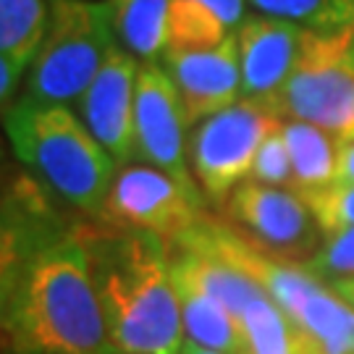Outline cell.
I'll use <instances>...</instances> for the list:
<instances>
[{
  "label": "cell",
  "instance_id": "6da1fadb",
  "mask_svg": "<svg viewBox=\"0 0 354 354\" xmlns=\"http://www.w3.org/2000/svg\"><path fill=\"white\" fill-rule=\"evenodd\" d=\"M3 342L11 354H115L84 228L3 268Z\"/></svg>",
  "mask_w": 354,
  "mask_h": 354
},
{
  "label": "cell",
  "instance_id": "7a4b0ae2",
  "mask_svg": "<svg viewBox=\"0 0 354 354\" xmlns=\"http://www.w3.org/2000/svg\"><path fill=\"white\" fill-rule=\"evenodd\" d=\"M92 276L115 354H181L171 241L140 228H84Z\"/></svg>",
  "mask_w": 354,
  "mask_h": 354
},
{
  "label": "cell",
  "instance_id": "3957f363",
  "mask_svg": "<svg viewBox=\"0 0 354 354\" xmlns=\"http://www.w3.org/2000/svg\"><path fill=\"white\" fill-rule=\"evenodd\" d=\"M174 247L213 254L252 279L289 320L315 344L320 354H354V307L307 268L270 257L234 223L203 215L197 226L181 234Z\"/></svg>",
  "mask_w": 354,
  "mask_h": 354
},
{
  "label": "cell",
  "instance_id": "277c9868",
  "mask_svg": "<svg viewBox=\"0 0 354 354\" xmlns=\"http://www.w3.org/2000/svg\"><path fill=\"white\" fill-rule=\"evenodd\" d=\"M3 118L13 152L26 168L66 203L87 215H102L118 163L79 113L64 102L19 97Z\"/></svg>",
  "mask_w": 354,
  "mask_h": 354
},
{
  "label": "cell",
  "instance_id": "5b68a950",
  "mask_svg": "<svg viewBox=\"0 0 354 354\" xmlns=\"http://www.w3.org/2000/svg\"><path fill=\"white\" fill-rule=\"evenodd\" d=\"M115 35L108 0H50V24L21 97L76 102L97 76Z\"/></svg>",
  "mask_w": 354,
  "mask_h": 354
},
{
  "label": "cell",
  "instance_id": "8992f818",
  "mask_svg": "<svg viewBox=\"0 0 354 354\" xmlns=\"http://www.w3.org/2000/svg\"><path fill=\"white\" fill-rule=\"evenodd\" d=\"M283 121H307L354 140V58L342 32L304 26L286 84L268 102Z\"/></svg>",
  "mask_w": 354,
  "mask_h": 354
},
{
  "label": "cell",
  "instance_id": "52a82bcc",
  "mask_svg": "<svg viewBox=\"0 0 354 354\" xmlns=\"http://www.w3.org/2000/svg\"><path fill=\"white\" fill-rule=\"evenodd\" d=\"M281 124L283 118L263 102L239 100L192 127L187 158L203 194L213 203L228 200V194L250 178L260 145Z\"/></svg>",
  "mask_w": 354,
  "mask_h": 354
},
{
  "label": "cell",
  "instance_id": "ba28073f",
  "mask_svg": "<svg viewBox=\"0 0 354 354\" xmlns=\"http://www.w3.org/2000/svg\"><path fill=\"white\" fill-rule=\"evenodd\" d=\"M203 194L147 163L124 165L105 197L102 215L111 226L140 228L176 241L203 218Z\"/></svg>",
  "mask_w": 354,
  "mask_h": 354
},
{
  "label": "cell",
  "instance_id": "9c48e42d",
  "mask_svg": "<svg viewBox=\"0 0 354 354\" xmlns=\"http://www.w3.org/2000/svg\"><path fill=\"white\" fill-rule=\"evenodd\" d=\"M228 221L270 257L302 266L320 247V226L291 189L241 181L226 200Z\"/></svg>",
  "mask_w": 354,
  "mask_h": 354
},
{
  "label": "cell",
  "instance_id": "30bf717a",
  "mask_svg": "<svg viewBox=\"0 0 354 354\" xmlns=\"http://www.w3.org/2000/svg\"><path fill=\"white\" fill-rule=\"evenodd\" d=\"M187 113L171 74L158 64H142L134 100V145L142 163L155 165L192 189L194 181L184 145Z\"/></svg>",
  "mask_w": 354,
  "mask_h": 354
},
{
  "label": "cell",
  "instance_id": "8fae6325",
  "mask_svg": "<svg viewBox=\"0 0 354 354\" xmlns=\"http://www.w3.org/2000/svg\"><path fill=\"white\" fill-rule=\"evenodd\" d=\"M140 66L142 64L131 53L113 42L97 76L76 100L79 118L118 165H127L137 158L134 100H137Z\"/></svg>",
  "mask_w": 354,
  "mask_h": 354
},
{
  "label": "cell",
  "instance_id": "7c38bea8",
  "mask_svg": "<svg viewBox=\"0 0 354 354\" xmlns=\"http://www.w3.org/2000/svg\"><path fill=\"white\" fill-rule=\"evenodd\" d=\"M163 61L181 95L189 127H197L200 121L239 102L241 64L236 35L215 48L165 50Z\"/></svg>",
  "mask_w": 354,
  "mask_h": 354
},
{
  "label": "cell",
  "instance_id": "4fadbf2b",
  "mask_svg": "<svg viewBox=\"0 0 354 354\" xmlns=\"http://www.w3.org/2000/svg\"><path fill=\"white\" fill-rule=\"evenodd\" d=\"M304 26L266 13H247L236 29L241 64V100L268 102L286 84Z\"/></svg>",
  "mask_w": 354,
  "mask_h": 354
},
{
  "label": "cell",
  "instance_id": "5bb4252c",
  "mask_svg": "<svg viewBox=\"0 0 354 354\" xmlns=\"http://www.w3.org/2000/svg\"><path fill=\"white\" fill-rule=\"evenodd\" d=\"M250 0H171L168 50L215 48L236 35Z\"/></svg>",
  "mask_w": 354,
  "mask_h": 354
},
{
  "label": "cell",
  "instance_id": "9a60e30c",
  "mask_svg": "<svg viewBox=\"0 0 354 354\" xmlns=\"http://www.w3.org/2000/svg\"><path fill=\"white\" fill-rule=\"evenodd\" d=\"M291 155V192L299 197L336 184L339 140L307 121H283Z\"/></svg>",
  "mask_w": 354,
  "mask_h": 354
},
{
  "label": "cell",
  "instance_id": "2e32d148",
  "mask_svg": "<svg viewBox=\"0 0 354 354\" xmlns=\"http://www.w3.org/2000/svg\"><path fill=\"white\" fill-rule=\"evenodd\" d=\"M115 42L142 64H158L168 50L171 0H108Z\"/></svg>",
  "mask_w": 354,
  "mask_h": 354
},
{
  "label": "cell",
  "instance_id": "e0dca14e",
  "mask_svg": "<svg viewBox=\"0 0 354 354\" xmlns=\"http://www.w3.org/2000/svg\"><path fill=\"white\" fill-rule=\"evenodd\" d=\"M178 307L187 342L226 354H241V326L239 317L226 304L213 299L210 294L194 289L184 281H176Z\"/></svg>",
  "mask_w": 354,
  "mask_h": 354
},
{
  "label": "cell",
  "instance_id": "ac0fdd59",
  "mask_svg": "<svg viewBox=\"0 0 354 354\" xmlns=\"http://www.w3.org/2000/svg\"><path fill=\"white\" fill-rule=\"evenodd\" d=\"M239 326L241 354H320L266 291L244 307Z\"/></svg>",
  "mask_w": 354,
  "mask_h": 354
},
{
  "label": "cell",
  "instance_id": "d6986e66",
  "mask_svg": "<svg viewBox=\"0 0 354 354\" xmlns=\"http://www.w3.org/2000/svg\"><path fill=\"white\" fill-rule=\"evenodd\" d=\"M50 24V0H0V58L32 68Z\"/></svg>",
  "mask_w": 354,
  "mask_h": 354
},
{
  "label": "cell",
  "instance_id": "ffe728a7",
  "mask_svg": "<svg viewBox=\"0 0 354 354\" xmlns=\"http://www.w3.org/2000/svg\"><path fill=\"white\" fill-rule=\"evenodd\" d=\"M315 279L328 286L354 279V228H344L336 234H326L317 252L302 263Z\"/></svg>",
  "mask_w": 354,
  "mask_h": 354
},
{
  "label": "cell",
  "instance_id": "44dd1931",
  "mask_svg": "<svg viewBox=\"0 0 354 354\" xmlns=\"http://www.w3.org/2000/svg\"><path fill=\"white\" fill-rule=\"evenodd\" d=\"M302 200L323 234L354 228V184H330L326 189L302 194Z\"/></svg>",
  "mask_w": 354,
  "mask_h": 354
},
{
  "label": "cell",
  "instance_id": "7402d4cb",
  "mask_svg": "<svg viewBox=\"0 0 354 354\" xmlns=\"http://www.w3.org/2000/svg\"><path fill=\"white\" fill-rule=\"evenodd\" d=\"M250 181L266 184V187L291 189V155L286 137H283V124L273 134H268V140L260 145Z\"/></svg>",
  "mask_w": 354,
  "mask_h": 354
},
{
  "label": "cell",
  "instance_id": "603a6c76",
  "mask_svg": "<svg viewBox=\"0 0 354 354\" xmlns=\"http://www.w3.org/2000/svg\"><path fill=\"white\" fill-rule=\"evenodd\" d=\"M257 13L276 16V19H289L302 26H310L323 8L328 6V0H250Z\"/></svg>",
  "mask_w": 354,
  "mask_h": 354
},
{
  "label": "cell",
  "instance_id": "cb8c5ba5",
  "mask_svg": "<svg viewBox=\"0 0 354 354\" xmlns=\"http://www.w3.org/2000/svg\"><path fill=\"white\" fill-rule=\"evenodd\" d=\"M313 29H333L342 32L354 58V0H328L323 13L313 21Z\"/></svg>",
  "mask_w": 354,
  "mask_h": 354
},
{
  "label": "cell",
  "instance_id": "d4e9b609",
  "mask_svg": "<svg viewBox=\"0 0 354 354\" xmlns=\"http://www.w3.org/2000/svg\"><path fill=\"white\" fill-rule=\"evenodd\" d=\"M24 76V68H19L16 64L0 58V102H3V115L11 111L16 105V89H19V82Z\"/></svg>",
  "mask_w": 354,
  "mask_h": 354
},
{
  "label": "cell",
  "instance_id": "484cf974",
  "mask_svg": "<svg viewBox=\"0 0 354 354\" xmlns=\"http://www.w3.org/2000/svg\"><path fill=\"white\" fill-rule=\"evenodd\" d=\"M336 184H354V140L339 142V163H336Z\"/></svg>",
  "mask_w": 354,
  "mask_h": 354
},
{
  "label": "cell",
  "instance_id": "4316f807",
  "mask_svg": "<svg viewBox=\"0 0 354 354\" xmlns=\"http://www.w3.org/2000/svg\"><path fill=\"white\" fill-rule=\"evenodd\" d=\"M330 289L336 291L344 302L354 307V279L352 281H342V283H336V286H330Z\"/></svg>",
  "mask_w": 354,
  "mask_h": 354
},
{
  "label": "cell",
  "instance_id": "83f0119b",
  "mask_svg": "<svg viewBox=\"0 0 354 354\" xmlns=\"http://www.w3.org/2000/svg\"><path fill=\"white\" fill-rule=\"evenodd\" d=\"M181 354H226V352H215V349H205V346H197V344L187 342L184 349H181Z\"/></svg>",
  "mask_w": 354,
  "mask_h": 354
},
{
  "label": "cell",
  "instance_id": "f1b7e54d",
  "mask_svg": "<svg viewBox=\"0 0 354 354\" xmlns=\"http://www.w3.org/2000/svg\"><path fill=\"white\" fill-rule=\"evenodd\" d=\"M3 354H11V352H3Z\"/></svg>",
  "mask_w": 354,
  "mask_h": 354
}]
</instances>
